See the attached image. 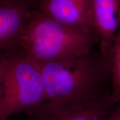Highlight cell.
Listing matches in <instances>:
<instances>
[{
	"instance_id": "1",
	"label": "cell",
	"mask_w": 120,
	"mask_h": 120,
	"mask_svg": "<svg viewBox=\"0 0 120 120\" xmlns=\"http://www.w3.org/2000/svg\"><path fill=\"white\" fill-rule=\"evenodd\" d=\"M47 101L58 106L95 107L109 102L110 57L92 50L40 64Z\"/></svg>"
},
{
	"instance_id": "2",
	"label": "cell",
	"mask_w": 120,
	"mask_h": 120,
	"mask_svg": "<svg viewBox=\"0 0 120 120\" xmlns=\"http://www.w3.org/2000/svg\"><path fill=\"white\" fill-rule=\"evenodd\" d=\"M96 37L92 32L65 26L42 12H30L19 49L38 64L79 56L92 50Z\"/></svg>"
},
{
	"instance_id": "3",
	"label": "cell",
	"mask_w": 120,
	"mask_h": 120,
	"mask_svg": "<svg viewBox=\"0 0 120 120\" xmlns=\"http://www.w3.org/2000/svg\"><path fill=\"white\" fill-rule=\"evenodd\" d=\"M8 58L0 90V120L47 101L40 64L19 49L9 52Z\"/></svg>"
},
{
	"instance_id": "4",
	"label": "cell",
	"mask_w": 120,
	"mask_h": 120,
	"mask_svg": "<svg viewBox=\"0 0 120 120\" xmlns=\"http://www.w3.org/2000/svg\"><path fill=\"white\" fill-rule=\"evenodd\" d=\"M34 8L30 0H0V53L19 49L28 16Z\"/></svg>"
},
{
	"instance_id": "5",
	"label": "cell",
	"mask_w": 120,
	"mask_h": 120,
	"mask_svg": "<svg viewBox=\"0 0 120 120\" xmlns=\"http://www.w3.org/2000/svg\"><path fill=\"white\" fill-rule=\"evenodd\" d=\"M91 22L100 51L110 57L120 26V0H91Z\"/></svg>"
},
{
	"instance_id": "6",
	"label": "cell",
	"mask_w": 120,
	"mask_h": 120,
	"mask_svg": "<svg viewBox=\"0 0 120 120\" xmlns=\"http://www.w3.org/2000/svg\"><path fill=\"white\" fill-rule=\"evenodd\" d=\"M35 8L65 26L93 33L91 0H42Z\"/></svg>"
},
{
	"instance_id": "7",
	"label": "cell",
	"mask_w": 120,
	"mask_h": 120,
	"mask_svg": "<svg viewBox=\"0 0 120 120\" xmlns=\"http://www.w3.org/2000/svg\"><path fill=\"white\" fill-rule=\"evenodd\" d=\"M116 108L111 102L95 107L77 108L46 101L26 109V120H105Z\"/></svg>"
},
{
	"instance_id": "8",
	"label": "cell",
	"mask_w": 120,
	"mask_h": 120,
	"mask_svg": "<svg viewBox=\"0 0 120 120\" xmlns=\"http://www.w3.org/2000/svg\"><path fill=\"white\" fill-rule=\"evenodd\" d=\"M110 58L112 88L109 101L120 109V26L114 40Z\"/></svg>"
},
{
	"instance_id": "9",
	"label": "cell",
	"mask_w": 120,
	"mask_h": 120,
	"mask_svg": "<svg viewBox=\"0 0 120 120\" xmlns=\"http://www.w3.org/2000/svg\"><path fill=\"white\" fill-rule=\"evenodd\" d=\"M0 53V90L2 87L9 64L8 53Z\"/></svg>"
},
{
	"instance_id": "10",
	"label": "cell",
	"mask_w": 120,
	"mask_h": 120,
	"mask_svg": "<svg viewBox=\"0 0 120 120\" xmlns=\"http://www.w3.org/2000/svg\"><path fill=\"white\" fill-rule=\"evenodd\" d=\"M105 120H120V109H116Z\"/></svg>"
},
{
	"instance_id": "11",
	"label": "cell",
	"mask_w": 120,
	"mask_h": 120,
	"mask_svg": "<svg viewBox=\"0 0 120 120\" xmlns=\"http://www.w3.org/2000/svg\"><path fill=\"white\" fill-rule=\"evenodd\" d=\"M30 1H31V2H33V4H34V8H36V7L37 6V5L39 3H40L41 1H42V0H30Z\"/></svg>"
}]
</instances>
